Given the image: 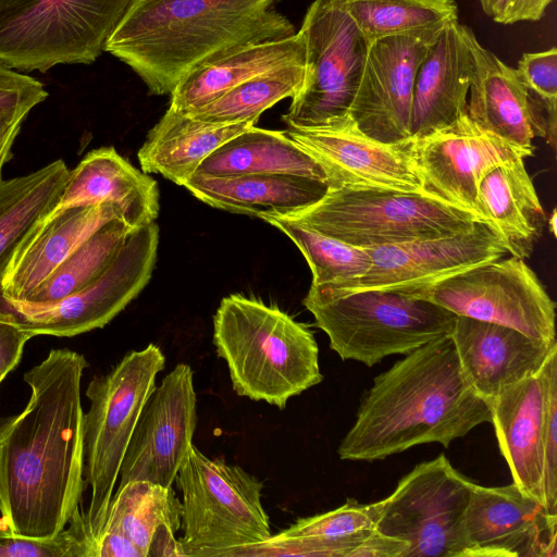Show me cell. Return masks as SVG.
Segmentation results:
<instances>
[{
  "mask_svg": "<svg viewBox=\"0 0 557 557\" xmlns=\"http://www.w3.org/2000/svg\"><path fill=\"white\" fill-rule=\"evenodd\" d=\"M5 376L1 375L0 374V383L2 382V380L4 379Z\"/></svg>",
  "mask_w": 557,
  "mask_h": 557,
  "instance_id": "obj_48",
  "label": "cell"
},
{
  "mask_svg": "<svg viewBox=\"0 0 557 557\" xmlns=\"http://www.w3.org/2000/svg\"><path fill=\"white\" fill-rule=\"evenodd\" d=\"M85 357L52 349L24 374L29 400L0 416V512L13 532L52 537L79 512L84 490Z\"/></svg>",
  "mask_w": 557,
  "mask_h": 557,
  "instance_id": "obj_1",
  "label": "cell"
},
{
  "mask_svg": "<svg viewBox=\"0 0 557 557\" xmlns=\"http://www.w3.org/2000/svg\"><path fill=\"white\" fill-rule=\"evenodd\" d=\"M554 0H479L483 12L499 24L541 20Z\"/></svg>",
  "mask_w": 557,
  "mask_h": 557,
  "instance_id": "obj_42",
  "label": "cell"
},
{
  "mask_svg": "<svg viewBox=\"0 0 557 557\" xmlns=\"http://www.w3.org/2000/svg\"><path fill=\"white\" fill-rule=\"evenodd\" d=\"M269 173L293 174L327 183L320 163L285 132L263 129L256 125L212 151L194 175L232 177Z\"/></svg>",
  "mask_w": 557,
  "mask_h": 557,
  "instance_id": "obj_32",
  "label": "cell"
},
{
  "mask_svg": "<svg viewBox=\"0 0 557 557\" xmlns=\"http://www.w3.org/2000/svg\"><path fill=\"white\" fill-rule=\"evenodd\" d=\"M134 0H0V63L21 73L90 64Z\"/></svg>",
  "mask_w": 557,
  "mask_h": 557,
  "instance_id": "obj_9",
  "label": "cell"
},
{
  "mask_svg": "<svg viewBox=\"0 0 557 557\" xmlns=\"http://www.w3.org/2000/svg\"><path fill=\"white\" fill-rule=\"evenodd\" d=\"M41 82L0 63V112L29 111L46 100Z\"/></svg>",
  "mask_w": 557,
  "mask_h": 557,
  "instance_id": "obj_40",
  "label": "cell"
},
{
  "mask_svg": "<svg viewBox=\"0 0 557 557\" xmlns=\"http://www.w3.org/2000/svg\"><path fill=\"white\" fill-rule=\"evenodd\" d=\"M302 302L342 360L368 367L450 336L457 317L431 301L379 289L330 295L310 286Z\"/></svg>",
  "mask_w": 557,
  "mask_h": 557,
  "instance_id": "obj_5",
  "label": "cell"
},
{
  "mask_svg": "<svg viewBox=\"0 0 557 557\" xmlns=\"http://www.w3.org/2000/svg\"><path fill=\"white\" fill-rule=\"evenodd\" d=\"M306 62L273 69L243 82L189 116L210 124L256 122L260 114L300 89Z\"/></svg>",
  "mask_w": 557,
  "mask_h": 557,
  "instance_id": "obj_34",
  "label": "cell"
},
{
  "mask_svg": "<svg viewBox=\"0 0 557 557\" xmlns=\"http://www.w3.org/2000/svg\"><path fill=\"white\" fill-rule=\"evenodd\" d=\"M285 219L359 248L445 237L481 221L428 195L381 187L329 188Z\"/></svg>",
  "mask_w": 557,
  "mask_h": 557,
  "instance_id": "obj_7",
  "label": "cell"
},
{
  "mask_svg": "<svg viewBox=\"0 0 557 557\" xmlns=\"http://www.w3.org/2000/svg\"><path fill=\"white\" fill-rule=\"evenodd\" d=\"M197 426L194 372L178 363L145 404L120 469L117 487L149 481L171 487L193 446Z\"/></svg>",
  "mask_w": 557,
  "mask_h": 557,
  "instance_id": "obj_17",
  "label": "cell"
},
{
  "mask_svg": "<svg viewBox=\"0 0 557 557\" xmlns=\"http://www.w3.org/2000/svg\"><path fill=\"white\" fill-rule=\"evenodd\" d=\"M215 351L239 396L278 409L323 380L319 348L309 327L276 306L233 294L213 317Z\"/></svg>",
  "mask_w": 557,
  "mask_h": 557,
  "instance_id": "obj_4",
  "label": "cell"
},
{
  "mask_svg": "<svg viewBox=\"0 0 557 557\" xmlns=\"http://www.w3.org/2000/svg\"><path fill=\"white\" fill-rule=\"evenodd\" d=\"M175 482L182 492V556H232L272 535L263 482L242 467L210 459L193 444Z\"/></svg>",
  "mask_w": 557,
  "mask_h": 557,
  "instance_id": "obj_8",
  "label": "cell"
},
{
  "mask_svg": "<svg viewBox=\"0 0 557 557\" xmlns=\"http://www.w3.org/2000/svg\"><path fill=\"white\" fill-rule=\"evenodd\" d=\"M445 24L385 36L371 44L348 112L362 133L386 144L411 138L416 76Z\"/></svg>",
  "mask_w": 557,
  "mask_h": 557,
  "instance_id": "obj_16",
  "label": "cell"
},
{
  "mask_svg": "<svg viewBox=\"0 0 557 557\" xmlns=\"http://www.w3.org/2000/svg\"><path fill=\"white\" fill-rule=\"evenodd\" d=\"M450 337L462 373L471 387L490 401L504 388L536 374L557 342L467 317H456Z\"/></svg>",
  "mask_w": 557,
  "mask_h": 557,
  "instance_id": "obj_22",
  "label": "cell"
},
{
  "mask_svg": "<svg viewBox=\"0 0 557 557\" xmlns=\"http://www.w3.org/2000/svg\"><path fill=\"white\" fill-rule=\"evenodd\" d=\"M472 487L441 454L417 465L382 499L376 530L408 542L407 557H468L463 519Z\"/></svg>",
  "mask_w": 557,
  "mask_h": 557,
  "instance_id": "obj_11",
  "label": "cell"
},
{
  "mask_svg": "<svg viewBox=\"0 0 557 557\" xmlns=\"http://www.w3.org/2000/svg\"><path fill=\"white\" fill-rule=\"evenodd\" d=\"M70 170L61 159L0 182V288L7 268L27 234L57 205Z\"/></svg>",
  "mask_w": 557,
  "mask_h": 557,
  "instance_id": "obj_33",
  "label": "cell"
},
{
  "mask_svg": "<svg viewBox=\"0 0 557 557\" xmlns=\"http://www.w3.org/2000/svg\"><path fill=\"white\" fill-rule=\"evenodd\" d=\"M368 271L337 284L312 286L330 295L379 289L411 294L508 251L503 237L486 222L454 235L364 248Z\"/></svg>",
  "mask_w": 557,
  "mask_h": 557,
  "instance_id": "obj_14",
  "label": "cell"
},
{
  "mask_svg": "<svg viewBox=\"0 0 557 557\" xmlns=\"http://www.w3.org/2000/svg\"><path fill=\"white\" fill-rule=\"evenodd\" d=\"M517 71L529 90L548 103L557 104V49L527 52Z\"/></svg>",
  "mask_w": 557,
  "mask_h": 557,
  "instance_id": "obj_39",
  "label": "cell"
},
{
  "mask_svg": "<svg viewBox=\"0 0 557 557\" xmlns=\"http://www.w3.org/2000/svg\"><path fill=\"white\" fill-rule=\"evenodd\" d=\"M306 62L301 30L292 36L246 45L190 72L171 94L170 108L189 115L257 75Z\"/></svg>",
  "mask_w": 557,
  "mask_h": 557,
  "instance_id": "obj_27",
  "label": "cell"
},
{
  "mask_svg": "<svg viewBox=\"0 0 557 557\" xmlns=\"http://www.w3.org/2000/svg\"><path fill=\"white\" fill-rule=\"evenodd\" d=\"M7 308V307H5ZM32 336L24 331L17 317L0 309V374L5 376L20 362L24 346Z\"/></svg>",
  "mask_w": 557,
  "mask_h": 557,
  "instance_id": "obj_43",
  "label": "cell"
},
{
  "mask_svg": "<svg viewBox=\"0 0 557 557\" xmlns=\"http://www.w3.org/2000/svg\"><path fill=\"white\" fill-rule=\"evenodd\" d=\"M285 133L320 163L329 188L381 187L421 193L411 158L412 138L381 143L362 133L349 115L320 128H287Z\"/></svg>",
  "mask_w": 557,
  "mask_h": 557,
  "instance_id": "obj_18",
  "label": "cell"
},
{
  "mask_svg": "<svg viewBox=\"0 0 557 557\" xmlns=\"http://www.w3.org/2000/svg\"><path fill=\"white\" fill-rule=\"evenodd\" d=\"M372 44L375 39L458 20L455 0H337Z\"/></svg>",
  "mask_w": 557,
  "mask_h": 557,
  "instance_id": "obj_36",
  "label": "cell"
},
{
  "mask_svg": "<svg viewBox=\"0 0 557 557\" xmlns=\"http://www.w3.org/2000/svg\"><path fill=\"white\" fill-rule=\"evenodd\" d=\"M409 543L385 535L376 529L355 548L351 557H407Z\"/></svg>",
  "mask_w": 557,
  "mask_h": 557,
  "instance_id": "obj_44",
  "label": "cell"
},
{
  "mask_svg": "<svg viewBox=\"0 0 557 557\" xmlns=\"http://www.w3.org/2000/svg\"><path fill=\"white\" fill-rule=\"evenodd\" d=\"M472 54L466 25L447 22L423 58L414 82L410 137L447 127L468 112Z\"/></svg>",
  "mask_w": 557,
  "mask_h": 557,
  "instance_id": "obj_24",
  "label": "cell"
},
{
  "mask_svg": "<svg viewBox=\"0 0 557 557\" xmlns=\"http://www.w3.org/2000/svg\"><path fill=\"white\" fill-rule=\"evenodd\" d=\"M543 482L545 507L557 515V381L553 383L543 442Z\"/></svg>",
  "mask_w": 557,
  "mask_h": 557,
  "instance_id": "obj_41",
  "label": "cell"
},
{
  "mask_svg": "<svg viewBox=\"0 0 557 557\" xmlns=\"http://www.w3.org/2000/svg\"><path fill=\"white\" fill-rule=\"evenodd\" d=\"M280 0H134L106 51L149 94L171 95L190 72L242 46L296 33L271 9Z\"/></svg>",
  "mask_w": 557,
  "mask_h": 557,
  "instance_id": "obj_3",
  "label": "cell"
},
{
  "mask_svg": "<svg viewBox=\"0 0 557 557\" xmlns=\"http://www.w3.org/2000/svg\"><path fill=\"white\" fill-rule=\"evenodd\" d=\"M407 295L436 304L457 317L556 341V302L521 258L485 262Z\"/></svg>",
  "mask_w": 557,
  "mask_h": 557,
  "instance_id": "obj_12",
  "label": "cell"
},
{
  "mask_svg": "<svg viewBox=\"0 0 557 557\" xmlns=\"http://www.w3.org/2000/svg\"><path fill=\"white\" fill-rule=\"evenodd\" d=\"M557 515L513 482L473 483L465 512L468 557H556Z\"/></svg>",
  "mask_w": 557,
  "mask_h": 557,
  "instance_id": "obj_20",
  "label": "cell"
},
{
  "mask_svg": "<svg viewBox=\"0 0 557 557\" xmlns=\"http://www.w3.org/2000/svg\"><path fill=\"white\" fill-rule=\"evenodd\" d=\"M556 218H557V213H556V210L554 209L553 213H552V216L548 219V224L550 225V232L554 234V236H556Z\"/></svg>",
  "mask_w": 557,
  "mask_h": 557,
  "instance_id": "obj_47",
  "label": "cell"
},
{
  "mask_svg": "<svg viewBox=\"0 0 557 557\" xmlns=\"http://www.w3.org/2000/svg\"><path fill=\"white\" fill-rule=\"evenodd\" d=\"M491 419L490 403L465 377L446 336L405 355L373 380L337 454L374 461L421 444L448 447Z\"/></svg>",
  "mask_w": 557,
  "mask_h": 557,
  "instance_id": "obj_2",
  "label": "cell"
},
{
  "mask_svg": "<svg viewBox=\"0 0 557 557\" xmlns=\"http://www.w3.org/2000/svg\"><path fill=\"white\" fill-rule=\"evenodd\" d=\"M112 205L132 230L154 222L160 210L158 183L133 166L114 147L89 151L70 171L49 214L77 206Z\"/></svg>",
  "mask_w": 557,
  "mask_h": 557,
  "instance_id": "obj_25",
  "label": "cell"
},
{
  "mask_svg": "<svg viewBox=\"0 0 557 557\" xmlns=\"http://www.w3.org/2000/svg\"><path fill=\"white\" fill-rule=\"evenodd\" d=\"M113 220L123 221L122 213L107 203L48 214L15 250L1 283V298L26 300L85 240Z\"/></svg>",
  "mask_w": 557,
  "mask_h": 557,
  "instance_id": "obj_23",
  "label": "cell"
},
{
  "mask_svg": "<svg viewBox=\"0 0 557 557\" xmlns=\"http://www.w3.org/2000/svg\"><path fill=\"white\" fill-rule=\"evenodd\" d=\"M158 245L159 227L148 223L128 234L109 268L83 289L50 304L2 300L32 337H69L101 329L146 287Z\"/></svg>",
  "mask_w": 557,
  "mask_h": 557,
  "instance_id": "obj_13",
  "label": "cell"
},
{
  "mask_svg": "<svg viewBox=\"0 0 557 557\" xmlns=\"http://www.w3.org/2000/svg\"><path fill=\"white\" fill-rule=\"evenodd\" d=\"M70 528L52 537L17 534L0 518V557H94V542L84 516L77 512Z\"/></svg>",
  "mask_w": 557,
  "mask_h": 557,
  "instance_id": "obj_38",
  "label": "cell"
},
{
  "mask_svg": "<svg viewBox=\"0 0 557 557\" xmlns=\"http://www.w3.org/2000/svg\"><path fill=\"white\" fill-rule=\"evenodd\" d=\"M161 348L150 343L128 351L110 372L95 375L86 389L84 480L91 496L84 520L94 542L106 522L122 461L135 425L164 369Z\"/></svg>",
  "mask_w": 557,
  "mask_h": 557,
  "instance_id": "obj_6",
  "label": "cell"
},
{
  "mask_svg": "<svg viewBox=\"0 0 557 557\" xmlns=\"http://www.w3.org/2000/svg\"><path fill=\"white\" fill-rule=\"evenodd\" d=\"M534 149L510 144L481 128L467 112L445 128L412 138L411 158L422 194L479 218L478 195L483 177L498 164L533 156Z\"/></svg>",
  "mask_w": 557,
  "mask_h": 557,
  "instance_id": "obj_15",
  "label": "cell"
},
{
  "mask_svg": "<svg viewBox=\"0 0 557 557\" xmlns=\"http://www.w3.org/2000/svg\"><path fill=\"white\" fill-rule=\"evenodd\" d=\"M133 230L122 220H113L97 230L25 302L50 304L74 294L95 282L109 268Z\"/></svg>",
  "mask_w": 557,
  "mask_h": 557,
  "instance_id": "obj_35",
  "label": "cell"
},
{
  "mask_svg": "<svg viewBox=\"0 0 557 557\" xmlns=\"http://www.w3.org/2000/svg\"><path fill=\"white\" fill-rule=\"evenodd\" d=\"M472 54L469 116L483 129L510 144L534 148L535 137L556 143L557 104L534 96L517 69L484 48L466 26Z\"/></svg>",
  "mask_w": 557,
  "mask_h": 557,
  "instance_id": "obj_19",
  "label": "cell"
},
{
  "mask_svg": "<svg viewBox=\"0 0 557 557\" xmlns=\"http://www.w3.org/2000/svg\"><path fill=\"white\" fill-rule=\"evenodd\" d=\"M94 557H141V555L124 535L103 531L95 542Z\"/></svg>",
  "mask_w": 557,
  "mask_h": 557,
  "instance_id": "obj_46",
  "label": "cell"
},
{
  "mask_svg": "<svg viewBox=\"0 0 557 557\" xmlns=\"http://www.w3.org/2000/svg\"><path fill=\"white\" fill-rule=\"evenodd\" d=\"M556 381L557 348L536 374L504 388L488 401L491 423L512 482L544 506L543 442L550 388Z\"/></svg>",
  "mask_w": 557,
  "mask_h": 557,
  "instance_id": "obj_21",
  "label": "cell"
},
{
  "mask_svg": "<svg viewBox=\"0 0 557 557\" xmlns=\"http://www.w3.org/2000/svg\"><path fill=\"white\" fill-rule=\"evenodd\" d=\"M262 220L287 235L298 247L310 267L312 286L359 277L371 265V258L364 248L348 245L289 219L267 216Z\"/></svg>",
  "mask_w": 557,
  "mask_h": 557,
  "instance_id": "obj_37",
  "label": "cell"
},
{
  "mask_svg": "<svg viewBox=\"0 0 557 557\" xmlns=\"http://www.w3.org/2000/svg\"><path fill=\"white\" fill-rule=\"evenodd\" d=\"M183 187L213 208L260 219L288 218L321 200L329 189L324 181L282 173L193 175Z\"/></svg>",
  "mask_w": 557,
  "mask_h": 557,
  "instance_id": "obj_26",
  "label": "cell"
},
{
  "mask_svg": "<svg viewBox=\"0 0 557 557\" xmlns=\"http://www.w3.org/2000/svg\"><path fill=\"white\" fill-rule=\"evenodd\" d=\"M478 210L480 220L503 237L511 256L530 257L542 233L545 212L524 159L498 164L483 177Z\"/></svg>",
  "mask_w": 557,
  "mask_h": 557,
  "instance_id": "obj_29",
  "label": "cell"
},
{
  "mask_svg": "<svg viewBox=\"0 0 557 557\" xmlns=\"http://www.w3.org/2000/svg\"><path fill=\"white\" fill-rule=\"evenodd\" d=\"M28 115L26 111L0 112V182L4 165L12 158V147Z\"/></svg>",
  "mask_w": 557,
  "mask_h": 557,
  "instance_id": "obj_45",
  "label": "cell"
},
{
  "mask_svg": "<svg viewBox=\"0 0 557 557\" xmlns=\"http://www.w3.org/2000/svg\"><path fill=\"white\" fill-rule=\"evenodd\" d=\"M253 125L256 122L251 121L210 124L169 107L138 150L140 168L183 186L206 157Z\"/></svg>",
  "mask_w": 557,
  "mask_h": 557,
  "instance_id": "obj_31",
  "label": "cell"
},
{
  "mask_svg": "<svg viewBox=\"0 0 557 557\" xmlns=\"http://www.w3.org/2000/svg\"><path fill=\"white\" fill-rule=\"evenodd\" d=\"M299 30L306 74L283 121L288 128H320L348 116L371 42L337 0H314Z\"/></svg>",
  "mask_w": 557,
  "mask_h": 557,
  "instance_id": "obj_10",
  "label": "cell"
},
{
  "mask_svg": "<svg viewBox=\"0 0 557 557\" xmlns=\"http://www.w3.org/2000/svg\"><path fill=\"white\" fill-rule=\"evenodd\" d=\"M181 513L182 504L172 486L131 481L113 494L101 532L124 535L141 557L182 556L175 539Z\"/></svg>",
  "mask_w": 557,
  "mask_h": 557,
  "instance_id": "obj_30",
  "label": "cell"
},
{
  "mask_svg": "<svg viewBox=\"0 0 557 557\" xmlns=\"http://www.w3.org/2000/svg\"><path fill=\"white\" fill-rule=\"evenodd\" d=\"M382 500L359 504L349 498L342 506L297 519L268 540L238 549L234 556L351 557L355 548L376 529Z\"/></svg>",
  "mask_w": 557,
  "mask_h": 557,
  "instance_id": "obj_28",
  "label": "cell"
}]
</instances>
